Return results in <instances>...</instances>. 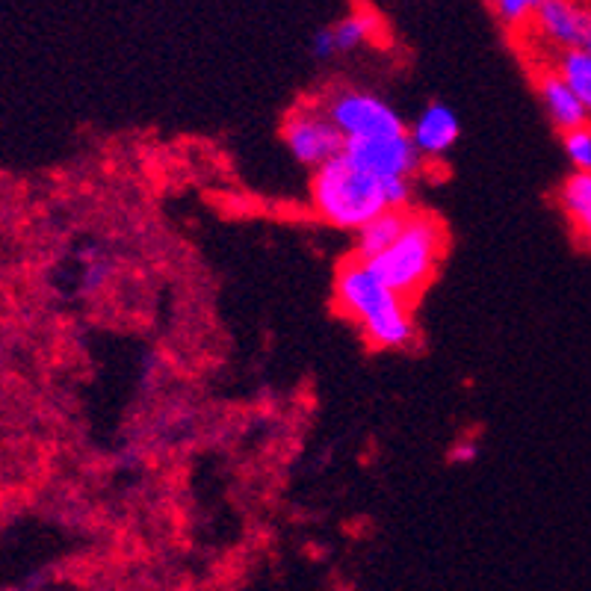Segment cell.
Segmentation results:
<instances>
[{"label":"cell","mask_w":591,"mask_h":591,"mask_svg":"<svg viewBox=\"0 0 591 591\" xmlns=\"http://www.w3.org/2000/svg\"><path fill=\"white\" fill-rule=\"evenodd\" d=\"M547 63L556 68L559 77L577 92V98L583 101V107H586L591 119V45L589 48H574V51L556 54Z\"/></svg>","instance_id":"13"},{"label":"cell","mask_w":591,"mask_h":591,"mask_svg":"<svg viewBox=\"0 0 591 591\" xmlns=\"http://www.w3.org/2000/svg\"><path fill=\"white\" fill-rule=\"evenodd\" d=\"M414 187L405 181H379L340 154L311 172L308 204L329 228L355 234L385 210H408Z\"/></svg>","instance_id":"2"},{"label":"cell","mask_w":591,"mask_h":591,"mask_svg":"<svg viewBox=\"0 0 591 591\" xmlns=\"http://www.w3.org/2000/svg\"><path fill=\"white\" fill-rule=\"evenodd\" d=\"M556 204L568 219L577 243L591 252V172H571L556 190Z\"/></svg>","instance_id":"11"},{"label":"cell","mask_w":591,"mask_h":591,"mask_svg":"<svg viewBox=\"0 0 591 591\" xmlns=\"http://www.w3.org/2000/svg\"><path fill=\"white\" fill-rule=\"evenodd\" d=\"M532 83H535V95L541 101V110L556 131L568 133L589 125L591 119L583 101L550 63H532Z\"/></svg>","instance_id":"10"},{"label":"cell","mask_w":591,"mask_h":591,"mask_svg":"<svg viewBox=\"0 0 591 591\" xmlns=\"http://www.w3.org/2000/svg\"><path fill=\"white\" fill-rule=\"evenodd\" d=\"M529 63H547L556 54L591 45V0H544L518 39Z\"/></svg>","instance_id":"5"},{"label":"cell","mask_w":591,"mask_h":591,"mask_svg":"<svg viewBox=\"0 0 591 591\" xmlns=\"http://www.w3.org/2000/svg\"><path fill=\"white\" fill-rule=\"evenodd\" d=\"M444 255H447L444 222L429 210L411 207L394 246L370 263L388 281L391 290L414 305L426 293V287L438 278Z\"/></svg>","instance_id":"3"},{"label":"cell","mask_w":591,"mask_h":591,"mask_svg":"<svg viewBox=\"0 0 591 591\" xmlns=\"http://www.w3.org/2000/svg\"><path fill=\"white\" fill-rule=\"evenodd\" d=\"M334 308L352 323L370 349L402 352L417 340L414 308L405 302L370 261L349 255L334 275Z\"/></svg>","instance_id":"1"},{"label":"cell","mask_w":591,"mask_h":591,"mask_svg":"<svg viewBox=\"0 0 591 591\" xmlns=\"http://www.w3.org/2000/svg\"><path fill=\"white\" fill-rule=\"evenodd\" d=\"M281 142L287 154L311 172L340 157L346 145L343 133L337 131V125L331 122L317 98L299 101L287 110V116L281 119Z\"/></svg>","instance_id":"6"},{"label":"cell","mask_w":591,"mask_h":591,"mask_svg":"<svg viewBox=\"0 0 591 591\" xmlns=\"http://www.w3.org/2000/svg\"><path fill=\"white\" fill-rule=\"evenodd\" d=\"M343 157L358 169L370 172L379 181H405L417 184L426 163L411 145L408 133L402 136H373V139H349L343 145Z\"/></svg>","instance_id":"7"},{"label":"cell","mask_w":591,"mask_h":591,"mask_svg":"<svg viewBox=\"0 0 591 591\" xmlns=\"http://www.w3.org/2000/svg\"><path fill=\"white\" fill-rule=\"evenodd\" d=\"M408 139L423 157L426 166L444 163L461 139V122L456 110L444 101H429L411 122H408Z\"/></svg>","instance_id":"9"},{"label":"cell","mask_w":591,"mask_h":591,"mask_svg":"<svg viewBox=\"0 0 591 591\" xmlns=\"http://www.w3.org/2000/svg\"><path fill=\"white\" fill-rule=\"evenodd\" d=\"M388 36V27H385V18L370 6V3H355L346 15H340L334 24L317 30L314 36V57L320 63H329V60H337V57H346V54H355V51H364V48H373L379 42H385Z\"/></svg>","instance_id":"8"},{"label":"cell","mask_w":591,"mask_h":591,"mask_svg":"<svg viewBox=\"0 0 591 591\" xmlns=\"http://www.w3.org/2000/svg\"><path fill=\"white\" fill-rule=\"evenodd\" d=\"M450 459H453V464H473L479 459V444L473 438H461L459 444L453 447Z\"/></svg>","instance_id":"16"},{"label":"cell","mask_w":591,"mask_h":591,"mask_svg":"<svg viewBox=\"0 0 591 591\" xmlns=\"http://www.w3.org/2000/svg\"><path fill=\"white\" fill-rule=\"evenodd\" d=\"M317 101L323 104V110L329 113V119L337 125V131L343 133L346 142L408 133V122L402 119V113L385 95H379L367 86L337 83V86L326 89Z\"/></svg>","instance_id":"4"},{"label":"cell","mask_w":591,"mask_h":591,"mask_svg":"<svg viewBox=\"0 0 591 591\" xmlns=\"http://www.w3.org/2000/svg\"><path fill=\"white\" fill-rule=\"evenodd\" d=\"M562 151L571 163V172H591V122L562 133Z\"/></svg>","instance_id":"15"},{"label":"cell","mask_w":591,"mask_h":591,"mask_svg":"<svg viewBox=\"0 0 591 591\" xmlns=\"http://www.w3.org/2000/svg\"><path fill=\"white\" fill-rule=\"evenodd\" d=\"M408 210H385L376 219H370L361 231H355L352 234V255L361 261H376L382 252H388L396 237L402 234Z\"/></svg>","instance_id":"12"},{"label":"cell","mask_w":591,"mask_h":591,"mask_svg":"<svg viewBox=\"0 0 591 591\" xmlns=\"http://www.w3.org/2000/svg\"><path fill=\"white\" fill-rule=\"evenodd\" d=\"M485 3H488L491 15L500 21V27L518 42L526 30H529L532 18H535L538 6H541L544 0H485Z\"/></svg>","instance_id":"14"}]
</instances>
